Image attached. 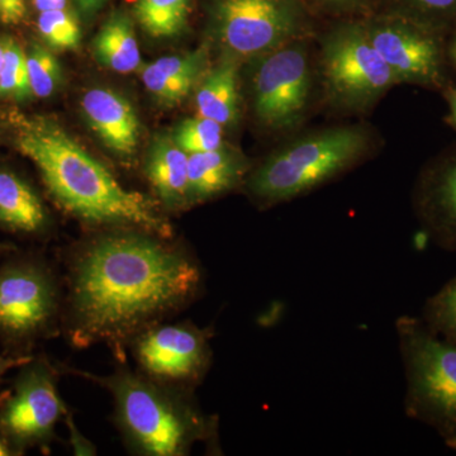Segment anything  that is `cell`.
<instances>
[{
    "label": "cell",
    "instance_id": "obj_9",
    "mask_svg": "<svg viewBox=\"0 0 456 456\" xmlns=\"http://www.w3.org/2000/svg\"><path fill=\"white\" fill-rule=\"evenodd\" d=\"M321 66L330 94L345 107H367L398 83L364 27L332 33L323 45Z\"/></svg>",
    "mask_w": 456,
    "mask_h": 456
},
{
    "label": "cell",
    "instance_id": "obj_5",
    "mask_svg": "<svg viewBox=\"0 0 456 456\" xmlns=\"http://www.w3.org/2000/svg\"><path fill=\"white\" fill-rule=\"evenodd\" d=\"M395 331L406 375L404 412L456 452V344L408 314L395 320Z\"/></svg>",
    "mask_w": 456,
    "mask_h": 456
},
{
    "label": "cell",
    "instance_id": "obj_23",
    "mask_svg": "<svg viewBox=\"0 0 456 456\" xmlns=\"http://www.w3.org/2000/svg\"><path fill=\"white\" fill-rule=\"evenodd\" d=\"M173 140L187 154L208 152L224 146V126L207 117L185 119L174 132Z\"/></svg>",
    "mask_w": 456,
    "mask_h": 456
},
{
    "label": "cell",
    "instance_id": "obj_10",
    "mask_svg": "<svg viewBox=\"0 0 456 456\" xmlns=\"http://www.w3.org/2000/svg\"><path fill=\"white\" fill-rule=\"evenodd\" d=\"M310 61L303 42L290 41L265 53L254 77L257 118L268 127H292L308 104Z\"/></svg>",
    "mask_w": 456,
    "mask_h": 456
},
{
    "label": "cell",
    "instance_id": "obj_17",
    "mask_svg": "<svg viewBox=\"0 0 456 456\" xmlns=\"http://www.w3.org/2000/svg\"><path fill=\"white\" fill-rule=\"evenodd\" d=\"M206 56V51L198 50L187 55L160 57L143 66L141 70L143 84L159 103L178 106L200 82Z\"/></svg>",
    "mask_w": 456,
    "mask_h": 456
},
{
    "label": "cell",
    "instance_id": "obj_20",
    "mask_svg": "<svg viewBox=\"0 0 456 456\" xmlns=\"http://www.w3.org/2000/svg\"><path fill=\"white\" fill-rule=\"evenodd\" d=\"M99 64L119 74H130L142 69L139 42L128 17L116 14L102 27L93 42Z\"/></svg>",
    "mask_w": 456,
    "mask_h": 456
},
{
    "label": "cell",
    "instance_id": "obj_19",
    "mask_svg": "<svg viewBox=\"0 0 456 456\" xmlns=\"http://www.w3.org/2000/svg\"><path fill=\"white\" fill-rule=\"evenodd\" d=\"M198 116L228 126L239 116V73L235 62H222L200 82L196 94Z\"/></svg>",
    "mask_w": 456,
    "mask_h": 456
},
{
    "label": "cell",
    "instance_id": "obj_3",
    "mask_svg": "<svg viewBox=\"0 0 456 456\" xmlns=\"http://www.w3.org/2000/svg\"><path fill=\"white\" fill-rule=\"evenodd\" d=\"M106 389L113 398V421L131 454L185 456L198 444L220 452L218 417L204 412L194 391L156 382L121 362L113 373L99 375L61 367Z\"/></svg>",
    "mask_w": 456,
    "mask_h": 456
},
{
    "label": "cell",
    "instance_id": "obj_13",
    "mask_svg": "<svg viewBox=\"0 0 456 456\" xmlns=\"http://www.w3.org/2000/svg\"><path fill=\"white\" fill-rule=\"evenodd\" d=\"M84 116L108 149L122 158L136 152L140 119L128 99L108 88H93L82 99Z\"/></svg>",
    "mask_w": 456,
    "mask_h": 456
},
{
    "label": "cell",
    "instance_id": "obj_27",
    "mask_svg": "<svg viewBox=\"0 0 456 456\" xmlns=\"http://www.w3.org/2000/svg\"><path fill=\"white\" fill-rule=\"evenodd\" d=\"M64 421L69 432V443H70L71 452L75 456H94L97 455V448L94 444L84 436L83 432L79 430L75 424L73 413L66 411Z\"/></svg>",
    "mask_w": 456,
    "mask_h": 456
},
{
    "label": "cell",
    "instance_id": "obj_21",
    "mask_svg": "<svg viewBox=\"0 0 456 456\" xmlns=\"http://www.w3.org/2000/svg\"><path fill=\"white\" fill-rule=\"evenodd\" d=\"M191 0H136L137 20L152 37H173L187 25Z\"/></svg>",
    "mask_w": 456,
    "mask_h": 456
},
{
    "label": "cell",
    "instance_id": "obj_22",
    "mask_svg": "<svg viewBox=\"0 0 456 456\" xmlns=\"http://www.w3.org/2000/svg\"><path fill=\"white\" fill-rule=\"evenodd\" d=\"M421 320L435 335L456 344V277L426 301Z\"/></svg>",
    "mask_w": 456,
    "mask_h": 456
},
{
    "label": "cell",
    "instance_id": "obj_18",
    "mask_svg": "<svg viewBox=\"0 0 456 456\" xmlns=\"http://www.w3.org/2000/svg\"><path fill=\"white\" fill-rule=\"evenodd\" d=\"M49 216L35 189L11 170H0V224L23 233L41 232Z\"/></svg>",
    "mask_w": 456,
    "mask_h": 456
},
{
    "label": "cell",
    "instance_id": "obj_35",
    "mask_svg": "<svg viewBox=\"0 0 456 456\" xmlns=\"http://www.w3.org/2000/svg\"><path fill=\"white\" fill-rule=\"evenodd\" d=\"M452 117H454V121L456 123V93L454 94V98H452Z\"/></svg>",
    "mask_w": 456,
    "mask_h": 456
},
{
    "label": "cell",
    "instance_id": "obj_37",
    "mask_svg": "<svg viewBox=\"0 0 456 456\" xmlns=\"http://www.w3.org/2000/svg\"><path fill=\"white\" fill-rule=\"evenodd\" d=\"M454 55H455V59H456V45H455V49H454Z\"/></svg>",
    "mask_w": 456,
    "mask_h": 456
},
{
    "label": "cell",
    "instance_id": "obj_32",
    "mask_svg": "<svg viewBox=\"0 0 456 456\" xmlns=\"http://www.w3.org/2000/svg\"><path fill=\"white\" fill-rule=\"evenodd\" d=\"M106 0H77L80 8L83 9L86 13H92V12L97 11Z\"/></svg>",
    "mask_w": 456,
    "mask_h": 456
},
{
    "label": "cell",
    "instance_id": "obj_2",
    "mask_svg": "<svg viewBox=\"0 0 456 456\" xmlns=\"http://www.w3.org/2000/svg\"><path fill=\"white\" fill-rule=\"evenodd\" d=\"M17 147L40 171L57 206L93 226L137 228L173 237V226L158 203L123 187L60 126L45 119L20 123Z\"/></svg>",
    "mask_w": 456,
    "mask_h": 456
},
{
    "label": "cell",
    "instance_id": "obj_34",
    "mask_svg": "<svg viewBox=\"0 0 456 456\" xmlns=\"http://www.w3.org/2000/svg\"><path fill=\"white\" fill-rule=\"evenodd\" d=\"M8 38H0V73H2L3 64H4L5 47H7Z\"/></svg>",
    "mask_w": 456,
    "mask_h": 456
},
{
    "label": "cell",
    "instance_id": "obj_36",
    "mask_svg": "<svg viewBox=\"0 0 456 456\" xmlns=\"http://www.w3.org/2000/svg\"><path fill=\"white\" fill-rule=\"evenodd\" d=\"M326 2L332 3V4H344V3L350 2V0H326Z\"/></svg>",
    "mask_w": 456,
    "mask_h": 456
},
{
    "label": "cell",
    "instance_id": "obj_1",
    "mask_svg": "<svg viewBox=\"0 0 456 456\" xmlns=\"http://www.w3.org/2000/svg\"><path fill=\"white\" fill-rule=\"evenodd\" d=\"M197 256L171 239L121 230L89 240L68 260L62 323L77 349L104 344L125 362L130 342L202 296Z\"/></svg>",
    "mask_w": 456,
    "mask_h": 456
},
{
    "label": "cell",
    "instance_id": "obj_16",
    "mask_svg": "<svg viewBox=\"0 0 456 456\" xmlns=\"http://www.w3.org/2000/svg\"><path fill=\"white\" fill-rule=\"evenodd\" d=\"M419 208L436 244L456 250V159L425 180Z\"/></svg>",
    "mask_w": 456,
    "mask_h": 456
},
{
    "label": "cell",
    "instance_id": "obj_29",
    "mask_svg": "<svg viewBox=\"0 0 456 456\" xmlns=\"http://www.w3.org/2000/svg\"><path fill=\"white\" fill-rule=\"evenodd\" d=\"M33 358L28 355H18V356H3L0 355V382H2L3 377L8 373L11 369L22 368L27 362H31Z\"/></svg>",
    "mask_w": 456,
    "mask_h": 456
},
{
    "label": "cell",
    "instance_id": "obj_25",
    "mask_svg": "<svg viewBox=\"0 0 456 456\" xmlns=\"http://www.w3.org/2000/svg\"><path fill=\"white\" fill-rule=\"evenodd\" d=\"M27 55L22 47L8 38L4 64L0 73V97L27 99L31 97Z\"/></svg>",
    "mask_w": 456,
    "mask_h": 456
},
{
    "label": "cell",
    "instance_id": "obj_30",
    "mask_svg": "<svg viewBox=\"0 0 456 456\" xmlns=\"http://www.w3.org/2000/svg\"><path fill=\"white\" fill-rule=\"evenodd\" d=\"M419 7L432 12H449L456 8V0H413Z\"/></svg>",
    "mask_w": 456,
    "mask_h": 456
},
{
    "label": "cell",
    "instance_id": "obj_6",
    "mask_svg": "<svg viewBox=\"0 0 456 456\" xmlns=\"http://www.w3.org/2000/svg\"><path fill=\"white\" fill-rule=\"evenodd\" d=\"M213 327L191 321L159 322L137 335L128 345L137 370L156 382L196 391L213 362Z\"/></svg>",
    "mask_w": 456,
    "mask_h": 456
},
{
    "label": "cell",
    "instance_id": "obj_31",
    "mask_svg": "<svg viewBox=\"0 0 456 456\" xmlns=\"http://www.w3.org/2000/svg\"><path fill=\"white\" fill-rule=\"evenodd\" d=\"M33 4L38 12L59 11L66 9L68 0H33Z\"/></svg>",
    "mask_w": 456,
    "mask_h": 456
},
{
    "label": "cell",
    "instance_id": "obj_8",
    "mask_svg": "<svg viewBox=\"0 0 456 456\" xmlns=\"http://www.w3.org/2000/svg\"><path fill=\"white\" fill-rule=\"evenodd\" d=\"M17 382L0 399V431L16 454L35 446H49L68 408L59 393L60 369L47 360L32 359Z\"/></svg>",
    "mask_w": 456,
    "mask_h": 456
},
{
    "label": "cell",
    "instance_id": "obj_33",
    "mask_svg": "<svg viewBox=\"0 0 456 456\" xmlns=\"http://www.w3.org/2000/svg\"><path fill=\"white\" fill-rule=\"evenodd\" d=\"M14 454H16V452H14L13 448H12L11 444H9L7 437H5L4 435L2 434V431H0V456Z\"/></svg>",
    "mask_w": 456,
    "mask_h": 456
},
{
    "label": "cell",
    "instance_id": "obj_14",
    "mask_svg": "<svg viewBox=\"0 0 456 456\" xmlns=\"http://www.w3.org/2000/svg\"><path fill=\"white\" fill-rule=\"evenodd\" d=\"M248 170L245 161L226 147L188 155L191 204L203 203L232 191Z\"/></svg>",
    "mask_w": 456,
    "mask_h": 456
},
{
    "label": "cell",
    "instance_id": "obj_15",
    "mask_svg": "<svg viewBox=\"0 0 456 456\" xmlns=\"http://www.w3.org/2000/svg\"><path fill=\"white\" fill-rule=\"evenodd\" d=\"M145 173L159 200L170 209L191 207L189 198L188 154L175 141L160 137L150 147Z\"/></svg>",
    "mask_w": 456,
    "mask_h": 456
},
{
    "label": "cell",
    "instance_id": "obj_26",
    "mask_svg": "<svg viewBox=\"0 0 456 456\" xmlns=\"http://www.w3.org/2000/svg\"><path fill=\"white\" fill-rule=\"evenodd\" d=\"M27 55L29 86L37 98H49L61 82V68L49 50L41 45H33Z\"/></svg>",
    "mask_w": 456,
    "mask_h": 456
},
{
    "label": "cell",
    "instance_id": "obj_12",
    "mask_svg": "<svg viewBox=\"0 0 456 456\" xmlns=\"http://www.w3.org/2000/svg\"><path fill=\"white\" fill-rule=\"evenodd\" d=\"M365 32L398 83H431L436 79L440 53L430 36L399 20L374 23Z\"/></svg>",
    "mask_w": 456,
    "mask_h": 456
},
{
    "label": "cell",
    "instance_id": "obj_24",
    "mask_svg": "<svg viewBox=\"0 0 456 456\" xmlns=\"http://www.w3.org/2000/svg\"><path fill=\"white\" fill-rule=\"evenodd\" d=\"M37 26L42 38L55 50H75L82 40L77 20L66 9L41 12Z\"/></svg>",
    "mask_w": 456,
    "mask_h": 456
},
{
    "label": "cell",
    "instance_id": "obj_11",
    "mask_svg": "<svg viewBox=\"0 0 456 456\" xmlns=\"http://www.w3.org/2000/svg\"><path fill=\"white\" fill-rule=\"evenodd\" d=\"M218 33L235 55H265L296 38L299 14L290 0H221Z\"/></svg>",
    "mask_w": 456,
    "mask_h": 456
},
{
    "label": "cell",
    "instance_id": "obj_7",
    "mask_svg": "<svg viewBox=\"0 0 456 456\" xmlns=\"http://www.w3.org/2000/svg\"><path fill=\"white\" fill-rule=\"evenodd\" d=\"M64 299L46 266L18 261L0 269V336L31 342L59 330Z\"/></svg>",
    "mask_w": 456,
    "mask_h": 456
},
{
    "label": "cell",
    "instance_id": "obj_28",
    "mask_svg": "<svg viewBox=\"0 0 456 456\" xmlns=\"http://www.w3.org/2000/svg\"><path fill=\"white\" fill-rule=\"evenodd\" d=\"M25 0H0V20L4 25H18L25 20Z\"/></svg>",
    "mask_w": 456,
    "mask_h": 456
},
{
    "label": "cell",
    "instance_id": "obj_4",
    "mask_svg": "<svg viewBox=\"0 0 456 456\" xmlns=\"http://www.w3.org/2000/svg\"><path fill=\"white\" fill-rule=\"evenodd\" d=\"M358 127L316 132L266 159L248 176L246 188L263 207L287 202L314 191L354 167L368 150Z\"/></svg>",
    "mask_w": 456,
    "mask_h": 456
}]
</instances>
